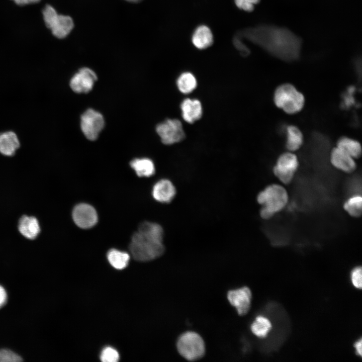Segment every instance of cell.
Masks as SVG:
<instances>
[{
    "instance_id": "1",
    "label": "cell",
    "mask_w": 362,
    "mask_h": 362,
    "mask_svg": "<svg viewBox=\"0 0 362 362\" xmlns=\"http://www.w3.org/2000/svg\"><path fill=\"white\" fill-rule=\"evenodd\" d=\"M245 36L270 55L288 62L299 59L302 41L289 29L272 25H262L248 29Z\"/></svg>"
},
{
    "instance_id": "2",
    "label": "cell",
    "mask_w": 362,
    "mask_h": 362,
    "mask_svg": "<svg viewBox=\"0 0 362 362\" xmlns=\"http://www.w3.org/2000/svg\"><path fill=\"white\" fill-rule=\"evenodd\" d=\"M163 230L159 224L143 222L134 233L129 249L134 258L140 261H147L160 256L164 251L163 243Z\"/></svg>"
},
{
    "instance_id": "3",
    "label": "cell",
    "mask_w": 362,
    "mask_h": 362,
    "mask_svg": "<svg viewBox=\"0 0 362 362\" xmlns=\"http://www.w3.org/2000/svg\"><path fill=\"white\" fill-rule=\"evenodd\" d=\"M274 102L276 106L289 114L300 112L305 105L303 95L290 83H284L275 90Z\"/></svg>"
},
{
    "instance_id": "4",
    "label": "cell",
    "mask_w": 362,
    "mask_h": 362,
    "mask_svg": "<svg viewBox=\"0 0 362 362\" xmlns=\"http://www.w3.org/2000/svg\"><path fill=\"white\" fill-rule=\"evenodd\" d=\"M288 200L286 190L278 184L268 185L257 196L258 203L274 214L282 211L287 205Z\"/></svg>"
},
{
    "instance_id": "5",
    "label": "cell",
    "mask_w": 362,
    "mask_h": 362,
    "mask_svg": "<svg viewBox=\"0 0 362 362\" xmlns=\"http://www.w3.org/2000/svg\"><path fill=\"white\" fill-rule=\"evenodd\" d=\"M179 354L189 360H196L205 353V345L202 337L197 333L188 331L182 334L177 342Z\"/></svg>"
},
{
    "instance_id": "6",
    "label": "cell",
    "mask_w": 362,
    "mask_h": 362,
    "mask_svg": "<svg viewBox=\"0 0 362 362\" xmlns=\"http://www.w3.org/2000/svg\"><path fill=\"white\" fill-rule=\"evenodd\" d=\"M46 26L58 38L66 37L73 28V20L69 16L60 15L51 6L47 5L43 11Z\"/></svg>"
},
{
    "instance_id": "7",
    "label": "cell",
    "mask_w": 362,
    "mask_h": 362,
    "mask_svg": "<svg viewBox=\"0 0 362 362\" xmlns=\"http://www.w3.org/2000/svg\"><path fill=\"white\" fill-rule=\"evenodd\" d=\"M156 131L165 145H172L183 141L186 137L181 121L175 118L167 119L158 124Z\"/></svg>"
},
{
    "instance_id": "8",
    "label": "cell",
    "mask_w": 362,
    "mask_h": 362,
    "mask_svg": "<svg viewBox=\"0 0 362 362\" xmlns=\"http://www.w3.org/2000/svg\"><path fill=\"white\" fill-rule=\"evenodd\" d=\"M298 166L297 156L292 152H285L278 157L274 166L273 172L281 182L288 185L293 180Z\"/></svg>"
},
{
    "instance_id": "9",
    "label": "cell",
    "mask_w": 362,
    "mask_h": 362,
    "mask_svg": "<svg viewBox=\"0 0 362 362\" xmlns=\"http://www.w3.org/2000/svg\"><path fill=\"white\" fill-rule=\"evenodd\" d=\"M104 125L103 115L94 109H87L81 115V129L86 138L89 140L94 141L97 139Z\"/></svg>"
},
{
    "instance_id": "10",
    "label": "cell",
    "mask_w": 362,
    "mask_h": 362,
    "mask_svg": "<svg viewBox=\"0 0 362 362\" xmlns=\"http://www.w3.org/2000/svg\"><path fill=\"white\" fill-rule=\"evenodd\" d=\"M97 80V76L93 70L83 67L72 77L70 86L75 93H87L92 89Z\"/></svg>"
},
{
    "instance_id": "11",
    "label": "cell",
    "mask_w": 362,
    "mask_h": 362,
    "mask_svg": "<svg viewBox=\"0 0 362 362\" xmlns=\"http://www.w3.org/2000/svg\"><path fill=\"white\" fill-rule=\"evenodd\" d=\"M72 218L75 224L83 229L93 227L98 221V215L95 209L85 203L75 206L72 211Z\"/></svg>"
},
{
    "instance_id": "12",
    "label": "cell",
    "mask_w": 362,
    "mask_h": 362,
    "mask_svg": "<svg viewBox=\"0 0 362 362\" xmlns=\"http://www.w3.org/2000/svg\"><path fill=\"white\" fill-rule=\"evenodd\" d=\"M252 295L250 290L247 287L230 290L227 294V299L234 306L238 314L243 316L247 313L250 307Z\"/></svg>"
},
{
    "instance_id": "13",
    "label": "cell",
    "mask_w": 362,
    "mask_h": 362,
    "mask_svg": "<svg viewBox=\"0 0 362 362\" xmlns=\"http://www.w3.org/2000/svg\"><path fill=\"white\" fill-rule=\"evenodd\" d=\"M182 117L189 124H193L202 116L203 107L201 102L197 99L186 98L180 105Z\"/></svg>"
},
{
    "instance_id": "14",
    "label": "cell",
    "mask_w": 362,
    "mask_h": 362,
    "mask_svg": "<svg viewBox=\"0 0 362 362\" xmlns=\"http://www.w3.org/2000/svg\"><path fill=\"white\" fill-rule=\"evenodd\" d=\"M330 160L334 167L344 172L351 173L356 169L354 158L337 147L331 150Z\"/></svg>"
},
{
    "instance_id": "15",
    "label": "cell",
    "mask_w": 362,
    "mask_h": 362,
    "mask_svg": "<svg viewBox=\"0 0 362 362\" xmlns=\"http://www.w3.org/2000/svg\"><path fill=\"white\" fill-rule=\"evenodd\" d=\"M176 189L169 179H161L156 182L152 189V196L157 201L162 203H169L176 195Z\"/></svg>"
},
{
    "instance_id": "16",
    "label": "cell",
    "mask_w": 362,
    "mask_h": 362,
    "mask_svg": "<svg viewBox=\"0 0 362 362\" xmlns=\"http://www.w3.org/2000/svg\"><path fill=\"white\" fill-rule=\"evenodd\" d=\"M19 230L25 237L35 239L40 231L38 220L34 217L23 216L19 223Z\"/></svg>"
},
{
    "instance_id": "17",
    "label": "cell",
    "mask_w": 362,
    "mask_h": 362,
    "mask_svg": "<svg viewBox=\"0 0 362 362\" xmlns=\"http://www.w3.org/2000/svg\"><path fill=\"white\" fill-rule=\"evenodd\" d=\"M20 143L16 134L12 131L0 134V152L6 156H12L19 147Z\"/></svg>"
},
{
    "instance_id": "18",
    "label": "cell",
    "mask_w": 362,
    "mask_h": 362,
    "mask_svg": "<svg viewBox=\"0 0 362 362\" xmlns=\"http://www.w3.org/2000/svg\"><path fill=\"white\" fill-rule=\"evenodd\" d=\"M192 42L194 46L199 49L210 47L213 42L211 31L204 25L198 27L193 34Z\"/></svg>"
},
{
    "instance_id": "19",
    "label": "cell",
    "mask_w": 362,
    "mask_h": 362,
    "mask_svg": "<svg viewBox=\"0 0 362 362\" xmlns=\"http://www.w3.org/2000/svg\"><path fill=\"white\" fill-rule=\"evenodd\" d=\"M176 86L178 90L184 95L193 92L197 88L198 81L194 74L191 72L182 73L176 79Z\"/></svg>"
},
{
    "instance_id": "20",
    "label": "cell",
    "mask_w": 362,
    "mask_h": 362,
    "mask_svg": "<svg viewBox=\"0 0 362 362\" xmlns=\"http://www.w3.org/2000/svg\"><path fill=\"white\" fill-rule=\"evenodd\" d=\"M286 147L291 151L298 150L303 142V136L301 130L296 126L289 125L286 128Z\"/></svg>"
},
{
    "instance_id": "21",
    "label": "cell",
    "mask_w": 362,
    "mask_h": 362,
    "mask_svg": "<svg viewBox=\"0 0 362 362\" xmlns=\"http://www.w3.org/2000/svg\"><path fill=\"white\" fill-rule=\"evenodd\" d=\"M130 166L140 177H149L155 172L153 162L148 158L134 159L131 161Z\"/></svg>"
},
{
    "instance_id": "22",
    "label": "cell",
    "mask_w": 362,
    "mask_h": 362,
    "mask_svg": "<svg viewBox=\"0 0 362 362\" xmlns=\"http://www.w3.org/2000/svg\"><path fill=\"white\" fill-rule=\"evenodd\" d=\"M336 147L343 150L354 159L358 158L361 156L360 144L353 139L341 137L337 140Z\"/></svg>"
},
{
    "instance_id": "23",
    "label": "cell",
    "mask_w": 362,
    "mask_h": 362,
    "mask_svg": "<svg viewBox=\"0 0 362 362\" xmlns=\"http://www.w3.org/2000/svg\"><path fill=\"white\" fill-rule=\"evenodd\" d=\"M107 258L112 266L118 269H122L127 266L130 256L127 252L111 249L107 253Z\"/></svg>"
},
{
    "instance_id": "24",
    "label": "cell",
    "mask_w": 362,
    "mask_h": 362,
    "mask_svg": "<svg viewBox=\"0 0 362 362\" xmlns=\"http://www.w3.org/2000/svg\"><path fill=\"white\" fill-rule=\"evenodd\" d=\"M272 327L269 320L263 316H258L251 325V330L256 336L265 337Z\"/></svg>"
},
{
    "instance_id": "25",
    "label": "cell",
    "mask_w": 362,
    "mask_h": 362,
    "mask_svg": "<svg viewBox=\"0 0 362 362\" xmlns=\"http://www.w3.org/2000/svg\"><path fill=\"white\" fill-rule=\"evenodd\" d=\"M362 197L358 194L348 198L343 204V208L351 217H359L361 214Z\"/></svg>"
},
{
    "instance_id": "26",
    "label": "cell",
    "mask_w": 362,
    "mask_h": 362,
    "mask_svg": "<svg viewBox=\"0 0 362 362\" xmlns=\"http://www.w3.org/2000/svg\"><path fill=\"white\" fill-rule=\"evenodd\" d=\"M100 358L103 362H116L119 359V354L116 349L107 347L102 351Z\"/></svg>"
},
{
    "instance_id": "27",
    "label": "cell",
    "mask_w": 362,
    "mask_h": 362,
    "mask_svg": "<svg viewBox=\"0 0 362 362\" xmlns=\"http://www.w3.org/2000/svg\"><path fill=\"white\" fill-rule=\"evenodd\" d=\"M22 360L19 355L10 350H0V362H19Z\"/></svg>"
},
{
    "instance_id": "28",
    "label": "cell",
    "mask_w": 362,
    "mask_h": 362,
    "mask_svg": "<svg viewBox=\"0 0 362 362\" xmlns=\"http://www.w3.org/2000/svg\"><path fill=\"white\" fill-rule=\"evenodd\" d=\"M351 280L353 285L361 289L362 287V269L361 266L355 267L351 273Z\"/></svg>"
},
{
    "instance_id": "29",
    "label": "cell",
    "mask_w": 362,
    "mask_h": 362,
    "mask_svg": "<svg viewBox=\"0 0 362 362\" xmlns=\"http://www.w3.org/2000/svg\"><path fill=\"white\" fill-rule=\"evenodd\" d=\"M237 7L245 11L251 12L254 9V5L245 0H234Z\"/></svg>"
},
{
    "instance_id": "30",
    "label": "cell",
    "mask_w": 362,
    "mask_h": 362,
    "mask_svg": "<svg viewBox=\"0 0 362 362\" xmlns=\"http://www.w3.org/2000/svg\"><path fill=\"white\" fill-rule=\"evenodd\" d=\"M275 214L273 212L264 207H262L260 210V216L261 218L264 220L270 219Z\"/></svg>"
},
{
    "instance_id": "31",
    "label": "cell",
    "mask_w": 362,
    "mask_h": 362,
    "mask_svg": "<svg viewBox=\"0 0 362 362\" xmlns=\"http://www.w3.org/2000/svg\"><path fill=\"white\" fill-rule=\"evenodd\" d=\"M7 300V293L3 287L0 286V308L6 303Z\"/></svg>"
},
{
    "instance_id": "32",
    "label": "cell",
    "mask_w": 362,
    "mask_h": 362,
    "mask_svg": "<svg viewBox=\"0 0 362 362\" xmlns=\"http://www.w3.org/2000/svg\"><path fill=\"white\" fill-rule=\"evenodd\" d=\"M361 339L360 338L354 344V347L355 348L356 353L359 356H361L362 355V348H361Z\"/></svg>"
},
{
    "instance_id": "33",
    "label": "cell",
    "mask_w": 362,
    "mask_h": 362,
    "mask_svg": "<svg viewBox=\"0 0 362 362\" xmlns=\"http://www.w3.org/2000/svg\"><path fill=\"white\" fill-rule=\"evenodd\" d=\"M17 4L19 5H25L32 3H36L40 1V0H13Z\"/></svg>"
},
{
    "instance_id": "34",
    "label": "cell",
    "mask_w": 362,
    "mask_h": 362,
    "mask_svg": "<svg viewBox=\"0 0 362 362\" xmlns=\"http://www.w3.org/2000/svg\"><path fill=\"white\" fill-rule=\"evenodd\" d=\"M248 3L254 5L258 4L260 0H245Z\"/></svg>"
},
{
    "instance_id": "35",
    "label": "cell",
    "mask_w": 362,
    "mask_h": 362,
    "mask_svg": "<svg viewBox=\"0 0 362 362\" xmlns=\"http://www.w3.org/2000/svg\"><path fill=\"white\" fill-rule=\"evenodd\" d=\"M126 1H129V2H137L140 1L141 0H126Z\"/></svg>"
}]
</instances>
